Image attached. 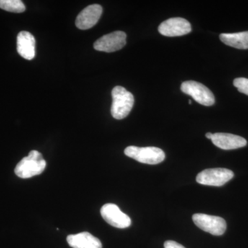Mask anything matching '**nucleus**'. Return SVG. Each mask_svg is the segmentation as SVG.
<instances>
[{
	"instance_id": "1",
	"label": "nucleus",
	"mask_w": 248,
	"mask_h": 248,
	"mask_svg": "<svg viewBox=\"0 0 248 248\" xmlns=\"http://www.w3.org/2000/svg\"><path fill=\"white\" fill-rule=\"evenodd\" d=\"M46 166V162L40 152L32 151L18 163L15 173L22 179H29L43 172Z\"/></svg>"
},
{
	"instance_id": "2",
	"label": "nucleus",
	"mask_w": 248,
	"mask_h": 248,
	"mask_svg": "<svg viewBox=\"0 0 248 248\" xmlns=\"http://www.w3.org/2000/svg\"><path fill=\"white\" fill-rule=\"evenodd\" d=\"M112 103L111 115L116 120L125 118L133 109V94L122 86H117L112 91Z\"/></svg>"
},
{
	"instance_id": "3",
	"label": "nucleus",
	"mask_w": 248,
	"mask_h": 248,
	"mask_svg": "<svg viewBox=\"0 0 248 248\" xmlns=\"http://www.w3.org/2000/svg\"><path fill=\"white\" fill-rule=\"evenodd\" d=\"M126 156L142 164L155 165L164 161L166 155L162 150L156 147H140L130 146L124 151Z\"/></svg>"
},
{
	"instance_id": "4",
	"label": "nucleus",
	"mask_w": 248,
	"mask_h": 248,
	"mask_svg": "<svg viewBox=\"0 0 248 248\" xmlns=\"http://www.w3.org/2000/svg\"><path fill=\"white\" fill-rule=\"evenodd\" d=\"M181 90L194 99L205 107L213 106L215 103L213 93L203 84L195 81H186L182 83Z\"/></svg>"
},
{
	"instance_id": "5",
	"label": "nucleus",
	"mask_w": 248,
	"mask_h": 248,
	"mask_svg": "<svg viewBox=\"0 0 248 248\" xmlns=\"http://www.w3.org/2000/svg\"><path fill=\"white\" fill-rule=\"evenodd\" d=\"M192 220L202 231L215 236H221L226 231V222L221 217L197 213L192 216Z\"/></svg>"
},
{
	"instance_id": "6",
	"label": "nucleus",
	"mask_w": 248,
	"mask_h": 248,
	"mask_svg": "<svg viewBox=\"0 0 248 248\" xmlns=\"http://www.w3.org/2000/svg\"><path fill=\"white\" fill-rule=\"evenodd\" d=\"M234 177V172L226 169L204 170L196 178L197 182L202 185L222 186Z\"/></svg>"
},
{
	"instance_id": "7",
	"label": "nucleus",
	"mask_w": 248,
	"mask_h": 248,
	"mask_svg": "<svg viewBox=\"0 0 248 248\" xmlns=\"http://www.w3.org/2000/svg\"><path fill=\"white\" fill-rule=\"evenodd\" d=\"M126 45V34L123 31H115L102 36L94 44V48L98 51L112 53L123 48Z\"/></svg>"
},
{
	"instance_id": "8",
	"label": "nucleus",
	"mask_w": 248,
	"mask_h": 248,
	"mask_svg": "<svg viewBox=\"0 0 248 248\" xmlns=\"http://www.w3.org/2000/svg\"><path fill=\"white\" fill-rule=\"evenodd\" d=\"M102 218L110 226L115 228H128L131 225V219L128 215L121 211L120 208L113 203H107L101 209Z\"/></svg>"
},
{
	"instance_id": "9",
	"label": "nucleus",
	"mask_w": 248,
	"mask_h": 248,
	"mask_svg": "<svg viewBox=\"0 0 248 248\" xmlns=\"http://www.w3.org/2000/svg\"><path fill=\"white\" fill-rule=\"evenodd\" d=\"M160 34L166 37H178L187 35L192 31L190 23L182 17L170 18L160 24Z\"/></svg>"
},
{
	"instance_id": "10",
	"label": "nucleus",
	"mask_w": 248,
	"mask_h": 248,
	"mask_svg": "<svg viewBox=\"0 0 248 248\" xmlns=\"http://www.w3.org/2000/svg\"><path fill=\"white\" fill-rule=\"evenodd\" d=\"M103 9L99 4L90 5L80 12L76 19V27L80 30H87L94 27L100 19Z\"/></svg>"
},
{
	"instance_id": "11",
	"label": "nucleus",
	"mask_w": 248,
	"mask_h": 248,
	"mask_svg": "<svg viewBox=\"0 0 248 248\" xmlns=\"http://www.w3.org/2000/svg\"><path fill=\"white\" fill-rule=\"evenodd\" d=\"M212 141L218 148L223 150H234L247 145L246 139L229 133L213 134Z\"/></svg>"
},
{
	"instance_id": "12",
	"label": "nucleus",
	"mask_w": 248,
	"mask_h": 248,
	"mask_svg": "<svg viewBox=\"0 0 248 248\" xmlns=\"http://www.w3.org/2000/svg\"><path fill=\"white\" fill-rule=\"evenodd\" d=\"M17 50L23 58L31 60L35 56V39L28 31H21L17 35Z\"/></svg>"
},
{
	"instance_id": "13",
	"label": "nucleus",
	"mask_w": 248,
	"mask_h": 248,
	"mask_svg": "<svg viewBox=\"0 0 248 248\" xmlns=\"http://www.w3.org/2000/svg\"><path fill=\"white\" fill-rule=\"evenodd\" d=\"M67 242L73 248H102L100 240L87 232L69 235Z\"/></svg>"
},
{
	"instance_id": "14",
	"label": "nucleus",
	"mask_w": 248,
	"mask_h": 248,
	"mask_svg": "<svg viewBox=\"0 0 248 248\" xmlns=\"http://www.w3.org/2000/svg\"><path fill=\"white\" fill-rule=\"evenodd\" d=\"M220 40L225 45L238 49H248V31L236 33H222Z\"/></svg>"
},
{
	"instance_id": "15",
	"label": "nucleus",
	"mask_w": 248,
	"mask_h": 248,
	"mask_svg": "<svg viewBox=\"0 0 248 248\" xmlns=\"http://www.w3.org/2000/svg\"><path fill=\"white\" fill-rule=\"evenodd\" d=\"M0 9L9 12L20 14L25 11L26 6L20 0H0Z\"/></svg>"
},
{
	"instance_id": "16",
	"label": "nucleus",
	"mask_w": 248,
	"mask_h": 248,
	"mask_svg": "<svg viewBox=\"0 0 248 248\" xmlns=\"http://www.w3.org/2000/svg\"><path fill=\"white\" fill-rule=\"evenodd\" d=\"M233 84L240 93L248 95V79L244 78H236L233 81Z\"/></svg>"
},
{
	"instance_id": "17",
	"label": "nucleus",
	"mask_w": 248,
	"mask_h": 248,
	"mask_svg": "<svg viewBox=\"0 0 248 248\" xmlns=\"http://www.w3.org/2000/svg\"><path fill=\"white\" fill-rule=\"evenodd\" d=\"M164 248H186L182 245L174 241H167L165 242Z\"/></svg>"
},
{
	"instance_id": "18",
	"label": "nucleus",
	"mask_w": 248,
	"mask_h": 248,
	"mask_svg": "<svg viewBox=\"0 0 248 248\" xmlns=\"http://www.w3.org/2000/svg\"><path fill=\"white\" fill-rule=\"evenodd\" d=\"M213 133H208L205 134V137H206L207 138L209 139V140H211L212 137H213Z\"/></svg>"
},
{
	"instance_id": "19",
	"label": "nucleus",
	"mask_w": 248,
	"mask_h": 248,
	"mask_svg": "<svg viewBox=\"0 0 248 248\" xmlns=\"http://www.w3.org/2000/svg\"><path fill=\"white\" fill-rule=\"evenodd\" d=\"M192 104V102H191V100L189 101V104Z\"/></svg>"
}]
</instances>
